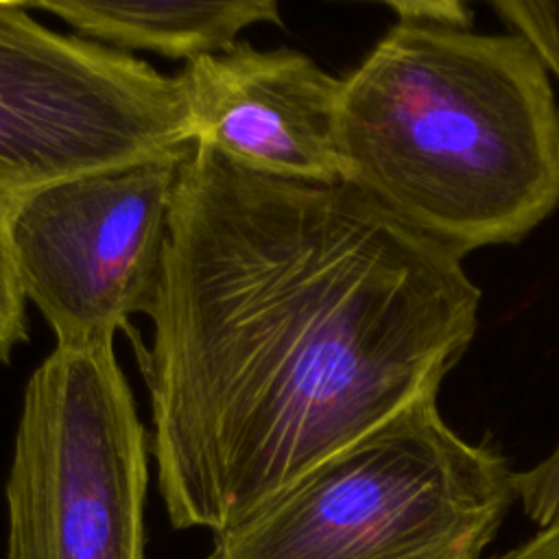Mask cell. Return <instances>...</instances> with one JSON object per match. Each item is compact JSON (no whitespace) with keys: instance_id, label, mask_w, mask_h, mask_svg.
<instances>
[{"instance_id":"cell-13","label":"cell","mask_w":559,"mask_h":559,"mask_svg":"<svg viewBox=\"0 0 559 559\" xmlns=\"http://www.w3.org/2000/svg\"><path fill=\"white\" fill-rule=\"evenodd\" d=\"M493 559H559V520L544 526L522 546Z\"/></svg>"},{"instance_id":"cell-10","label":"cell","mask_w":559,"mask_h":559,"mask_svg":"<svg viewBox=\"0 0 559 559\" xmlns=\"http://www.w3.org/2000/svg\"><path fill=\"white\" fill-rule=\"evenodd\" d=\"M9 199L0 194V365L11 362L15 347L28 341L26 299L20 290L7 234Z\"/></svg>"},{"instance_id":"cell-5","label":"cell","mask_w":559,"mask_h":559,"mask_svg":"<svg viewBox=\"0 0 559 559\" xmlns=\"http://www.w3.org/2000/svg\"><path fill=\"white\" fill-rule=\"evenodd\" d=\"M194 142L179 76L0 2V194Z\"/></svg>"},{"instance_id":"cell-7","label":"cell","mask_w":559,"mask_h":559,"mask_svg":"<svg viewBox=\"0 0 559 559\" xmlns=\"http://www.w3.org/2000/svg\"><path fill=\"white\" fill-rule=\"evenodd\" d=\"M177 76L197 144L262 175L343 183V79L308 55L238 41L231 50L186 63Z\"/></svg>"},{"instance_id":"cell-4","label":"cell","mask_w":559,"mask_h":559,"mask_svg":"<svg viewBox=\"0 0 559 559\" xmlns=\"http://www.w3.org/2000/svg\"><path fill=\"white\" fill-rule=\"evenodd\" d=\"M148 452L114 338L55 345L22 393L4 559H146Z\"/></svg>"},{"instance_id":"cell-11","label":"cell","mask_w":559,"mask_h":559,"mask_svg":"<svg viewBox=\"0 0 559 559\" xmlns=\"http://www.w3.org/2000/svg\"><path fill=\"white\" fill-rule=\"evenodd\" d=\"M518 500L524 513L542 528L559 520V443L526 472H515Z\"/></svg>"},{"instance_id":"cell-2","label":"cell","mask_w":559,"mask_h":559,"mask_svg":"<svg viewBox=\"0 0 559 559\" xmlns=\"http://www.w3.org/2000/svg\"><path fill=\"white\" fill-rule=\"evenodd\" d=\"M343 183L459 258L559 207V105L520 35L397 22L343 79Z\"/></svg>"},{"instance_id":"cell-3","label":"cell","mask_w":559,"mask_h":559,"mask_svg":"<svg viewBox=\"0 0 559 559\" xmlns=\"http://www.w3.org/2000/svg\"><path fill=\"white\" fill-rule=\"evenodd\" d=\"M513 500L500 450L463 439L430 402L214 535L205 559H480Z\"/></svg>"},{"instance_id":"cell-1","label":"cell","mask_w":559,"mask_h":559,"mask_svg":"<svg viewBox=\"0 0 559 559\" xmlns=\"http://www.w3.org/2000/svg\"><path fill=\"white\" fill-rule=\"evenodd\" d=\"M463 258L349 183L249 170L192 142L135 354L173 528L214 535L437 402L480 290Z\"/></svg>"},{"instance_id":"cell-12","label":"cell","mask_w":559,"mask_h":559,"mask_svg":"<svg viewBox=\"0 0 559 559\" xmlns=\"http://www.w3.org/2000/svg\"><path fill=\"white\" fill-rule=\"evenodd\" d=\"M389 9L397 15V22L443 26V28H469L472 9L459 0H397L389 2Z\"/></svg>"},{"instance_id":"cell-8","label":"cell","mask_w":559,"mask_h":559,"mask_svg":"<svg viewBox=\"0 0 559 559\" xmlns=\"http://www.w3.org/2000/svg\"><path fill=\"white\" fill-rule=\"evenodd\" d=\"M24 4L61 17L90 41L122 52L148 50L188 63L231 50L238 35L253 24H282L275 0H33Z\"/></svg>"},{"instance_id":"cell-9","label":"cell","mask_w":559,"mask_h":559,"mask_svg":"<svg viewBox=\"0 0 559 559\" xmlns=\"http://www.w3.org/2000/svg\"><path fill=\"white\" fill-rule=\"evenodd\" d=\"M491 9L559 79V0H493Z\"/></svg>"},{"instance_id":"cell-6","label":"cell","mask_w":559,"mask_h":559,"mask_svg":"<svg viewBox=\"0 0 559 559\" xmlns=\"http://www.w3.org/2000/svg\"><path fill=\"white\" fill-rule=\"evenodd\" d=\"M186 151L57 179L9 199L13 271L57 345L114 338L116 330H131V314L151 312Z\"/></svg>"}]
</instances>
